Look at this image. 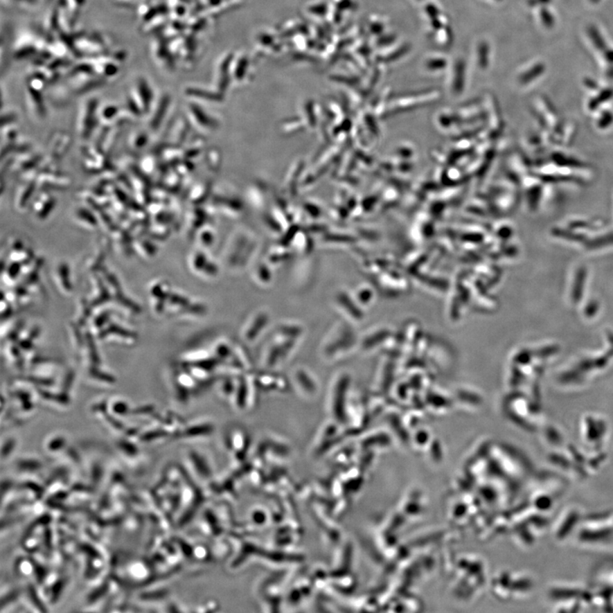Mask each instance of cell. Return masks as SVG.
<instances>
[{
	"mask_svg": "<svg viewBox=\"0 0 613 613\" xmlns=\"http://www.w3.org/2000/svg\"><path fill=\"white\" fill-rule=\"evenodd\" d=\"M303 334V326L296 323H284L278 326L276 336L265 355V365L269 369L281 366L294 350Z\"/></svg>",
	"mask_w": 613,
	"mask_h": 613,
	"instance_id": "cell-1",
	"label": "cell"
},
{
	"mask_svg": "<svg viewBox=\"0 0 613 613\" xmlns=\"http://www.w3.org/2000/svg\"><path fill=\"white\" fill-rule=\"evenodd\" d=\"M270 317L266 311H259L251 317L244 329L243 337L248 343H254L269 326Z\"/></svg>",
	"mask_w": 613,
	"mask_h": 613,
	"instance_id": "cell-2",
	"label": "cell"
},
{
	"mask_svg": "<svg viewBox=\"0 0 613 613\" xmlns=\"http://www.w3.org/2000/svg\"><path fill=\"white\" fill-rule=\"evenodd\" d=\"M294 382L303 395L314 397L317 395L319 386L314 376L303 368H299L294 373Z\"/></svg>",
	"mask_w": 613,
	"mask_h": 613,
	"instance_id": "cell-3",
	"label": "cell"
},
{
	"mask_svg": "<svg viewBox=\"0 0 613 613\" xmlns=\"http://www.w3.org/2000/svg\"><path fill=\"white\" fill-rule=\"evenodd\" d=\"M259 375V374H258ZM284 377L274 374H260L254 377V384L262 389L278 392H287L289 384Z\"/></svg>",
	"mask_w": 613,
	"mask_h": 613,
	"instance_id": "cell-4",
	"label": "cell"
},
{
	"mask_svg": "<svg viewBox=\"0 0 613 613\" xmlns=\"http://www.w3.org/2000/svg\"><path fill=\"white\" fill-rule=\"evenodd\" d=\"M233 397L237 408H239L240 410H245V408H247L251 400V386L249 379L240 377V380H237L236 389Z\"/></svg>",
	"mask_w": 613,
	"mask_h": 613,
	"instance_id": "cell-5",
	"label": "cell"
},
{
	"mask_svg": "<svg viewBox=\"0 0 613 613\" xmlns=\"http://www.w3.org/2000/svg\"><path fill=\"white\" fill-rule=\"evenodd\" d=\"M98 103L95 100L89 102L82 121L81 136L85 139L91 136L96 126V111Z\"/></svg>",
	"mask_w": 613,
	"mask_h": 613,
	"instance_id": "cell-6",
	"label": "cell"
},
{
	"mask_svg": "<svg viewBox=\"0 0 613 613\" xmlns=\"http://www.w3.org/2000/svg\"><path fill=\"white\" fill-rule=\"evenodd\" d=\"M137 92H139V106L142 109L143 113H148L151 107L152 99L153 95L150 88H148L146 81H139L137 85Z\"/></svg>",
	"mask_w": 613,
	"mask_h": 613,
	"instance_id": "cell-7",
	"label": "cell"
},
{
	"mask_svg": "<svg viewBox=\"0 0 613 613\" xmlns=\"http://www.w3.org/2000/svg\"><path fill=\"white\" fill-rule=\"evenodd\" d=\"M55 204H57V199L54 197H46V199L41 202L38 211H37V217L39 220H44L49 217L52 211L54 210Z\"/></svg>",
	"mask_w": 613,
	"mask_h": 613,
	"instance_id": "cell-8",
	"label": "cell"
},
{
	"mask_svg": "<svg viewBox=\"0 0 613 613\" xmlns=\"http://www.w3.org/2000/svg\"><path fill=\"white\" fill-rule=\"evenodd\" d=\"M167 105H168V101L166 98H163L151 121V128L153 129V131H156L161 126L163 118L165 117L166 113Z\"/></svg>",
	"mask_w": 613,
	"mask_h": 613,
	"instance_id": "cell-9",
	"label": "cell"
},
{
	"mask_svg": "<svg viewBox=\"0 0 613 613\" xmlns=\"http://www.w3.org/2000/svg\"><path fill=\"white\" fill-rule=\"evenodd\" d=\"M76 215L80 221L83 222L84 224L88 226H93V228L98 226V219H96L94 214L90 210L85 209V208H80L77 211Z\"/></svg>",
	"mask_w": 613,
	"mask_h": 613,
	"instance_id": "cell-10",
	"label": "cell"
},
{
	"mask_svg": "<svg viewBox=\"0 0 613 613\" xmlns=\"http://www.w3.org/2000/svg\"><path fill=\"white\" fill-rule=\"evenodd\" d=\"M36 187V184L31 181L29 183L24 189L21 194L20 195L19 199H18V206L21 208V209H24L26 206H27V204L29 200L31 199L33 193H35Z\"/></svg>",
	"mask_w": 613,
	"mask_h": 613,
	"instance_id": "cell-11",
	"label": "cell"
},
{
	"mask_svg": "<svg viewBox=\"0 0 613 613\" xmlns=\"http://www.w3.org/2000/svg\"><path fill=\"white\" fill-rule=\"evenodd\" d=\"M59 274H60L61 278H62L63 285H65V287L66 289H70L71 285L69 283V269L68 265H60V267H59Z\"/></svg>",
	"mask_w": 613,
	"mask_h": 613,
	"instance_id": "cell-12",
	"label": "cell"
},
{
	"mask_svg": "<svg viewBox=\"0 0 613 613\" xmlns=\"http://www.w3.org/2000/svg\"><path fill=\"white\" fill-rule=\"evenodd\" d=\"M118 114V109L115 106H107L104 107L103 117L104 120L111 121L116 117Z\"/></svg>",
	"mask_w": 613,
	"mask_h": 613,
	"instance_id": "cell-13",
	"label": "cell"
},
{
	"mask_svg": "<svg viewBox=\"0 0 613 613\" xmlns=\"http://www.w3.org/2000/svg\"><path fill=\"white\" fill-rule=\"evenodd\" d=\"M141 247H142L143 250L145 251L148 256H154L156 254V251H157V247L155 245L150 242V241L143 240L141 242Z\"/></svg>",
	"mask_w": 613,
	"mask_h": 613,
	"instance_id": "cell-14",
	"label": "cell"
},
{
	"mask_svg": "<svg viewBox=\"0 0 613 613\" xmlns=\"http://www.w3.org/2000/svg\"><path fill=\"white\" fill-rule=\"evenodd\" d=\"M148 143V136L145 133H141L139 136L136 137L135 141H134V145H135L136 148H142L146 146Z\"/></svg>",
	"mask_w": 613,
	"mask_h": 613,
	"instance_id": "cell-15",
	"label": "cell"
},
{
	"mask_svg": "<svg viewBox=\"0 0 613 613\" xmlns=\"http://www.w3.org/2000/svg\"><path fill=\"white\" fill-rule=\"evenodd\" d=\"M15 121H16V115L13 114L3 115L2 117V128L5 127L6 125L8 126L10 124H12Z\"/></svg>",
	"mask_w": 613,
	"mask_h": 613,
	"instance_id": "cell-16",
	"label": "cell"
},
{
	"mask_svg": "<svg viewBox=\"0 0 613 613\" xmlns=\"http://www.w3.org/2000/svg\"><path fill=\"white\" fill-rule=\"evenodd\" d=\"M20 270V265L17 263H14L9 267V274L11 277H16L19 273Z\"/></svg>",
	"mask_w": 613,
	"mask_h": 613,
	"instance_id": "cell-17",
	"label": "cell"
}]
</instances>
